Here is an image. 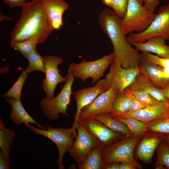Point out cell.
Wrapping results in <instances>:
<instances>
[{
    "mask_svg": "<svg viewBox=\"0 0 169 169\" xmlns=\"http://www.w3.org/2000/svg\"><path fill=\"white\" fill-rule=\"evenodd\" d=\"M109 89L104 78L99 81L93 87L85 88L72 92V95L75 100L76 105V112L72 127L74 130H76V126L81 109Z\"/></svg>",
    "mask_w": 169,
    "mask_h": 169,
    "instance_id": "14",
    "label": "cell"
},
{
    "mask_svg": "<svg viewBox=\"0 0 169 169\" xmlns=\"http://www.w3.org/2000/svg\"><path fill=\"white\" fill-rule=\"evenodd\" d=\"M141 60H145L169 69V59L162 58L151 53L144 51L141 52Z\"/></svg>",
    "mask_w": 169,
    "mask_h": 169,
    "instance_id": "33",
    "label": "cell"
},
{
    "mask_svg": "<svg viewBox=\"0 0 169 169\" xmlns=\"http://www.w3.org/2000/svg\"><path fill=\"white\" fill-rule=\"evenodd\" d=\"M43 7L53 30L63 25V15L69 5L65 0H42Z\"/></svg>",
    "mask_w": 169,
    "mask_h": 169,
    "instance_id": "16",
    "label": "cell"
},
{
    "mask_svg": "<svg viewBox=\"0 0 169 169\" xmlns=\"http://www.w3.org/2000/svg\"><path fill=\"white\" fill-rule=\"evenodd\" d=\"M15 133L14 131L6 128L0 119V147L4 158L9 160L10 147L13 143Z\"/></svg>",
    "mask_w": 169,
    "mask_h": 169,
    "instance_id": "24",
    "label": "cell"
},
{
    "mask_svg": "<svg viewBox=\"0 0 169 169\" xmlns=\"http://www.w3.org/2000/svg\"><path fill=\"white\" fill-rule=\"evenodd\" d=\"M131 91L135 98L147 105H155L160 102L145 91L137 90H131Z\"/></svg>",
    "mask_w": 169,
    "mask_h": 169,
    "instance_id": "34",
    "label": "cell"
},
{
    "mask_svg": "<svg viewBox=\"0 0 169 169\" xmlns=\"http://www.w3.org/2000/svg\"><path fill=\"white\" fill-rule=\"evenodd\" d=\"M34 133L42 135L52 141L57 146L59 152L57 165L59 169H64L63 158L73 145L77 133L71 127L53 128L47 127V130L38 129L31 125L29 128Z\"/></svg>",
    "mask_w": 169,
    "mask_h": 169,
    "instance_id": "6",
    "label": "cell"
},
{
    "mask_svg": "<svg viewBox=\"0 0 169 169\" xmlns=\"http://www.w3.org/2000/svg\"><path fill=\"white\" fill-rule=\"evenodd\" d=\"M91 118L101 122L114 131L128 136L132 135L129 128L125 124L112 117L110 114H101L94 116Z\"/></svg>",
    "mask_w": 169,
    "mask_h": 169,
    "instance_id": "25",
    "label": "cell"
},
{
    "mask_svg": "<svg viewBox=\"0 0 169 169\" xmlns=\"http://www.w3.org/2000/svg\"><path fill=\"white\" fill-rule=\"evenodd\" d=\"M156 15L137 0H128L125 13L121 21L123 30L126 34L134 31L143 32L149 27Z\"/></svg>",
    "mask_w": 169,
    "mask_h": 169,
    "instance_id": "3",
    "label": "cell"
},
{
    "mask_svg": "<svg viewBox=\"0 0 169 169\" xmlns=\"http://www.w3.org/2000/svg\"><path fill=\"white\" fill-rule=\"evenodd\" d=\"M164 141L169 147V134L165 135Z\"/></svg>",
    "mask_w": 169,
    "mask_h": 169,
    "instance_id": "43",
    "label": "cell"
},
{
    "mask_svg": "<svg viewBox=\"0 0 169 169\" xmlns=\"http://www.w3.org/2000/svg\"></svg>",
    "mask_w": 169,
    "mask_h": 169,
    "instance_id": "46",
    "label": "cell"
},
{
    "mask_svg": "<svg viewBox=\"0 0 169 169\" xmlns=\"http://www.w3.org/2000/svg\"><path fill=\"white\" fill-rule=\"evenodd\" d=\"M147 0H143V1H144V3L146 2Z\"/></svg>",
    "mask_w": 169,
    "mask_h": 169,
    "instance_id": "45",
    "label": "cell"
},
{
    "mask_svg": "<svg viewBox=\"0 0 169 169\" xmlns=\"http://www.w3.org/2000/svg\"><path fill=\"white\" fill-rule=\"evenodd\" d=\"M114 54L112 53L94 61H88L84 59L79 63H71L68 72L73 74L75 78L79 79L85 83L90 78L93 84L104 76V73L113 62Z\"/></svg>",
    "mask_w": 169,
    "mask_h": 169,
    "instance_id": "4",
    "label": "cell"
},
{
    "mask_svg": "<svg viewBox=\"0 0 169 169\" xmlns=\"http://www.w3.org/2000/svg\"><path fill=\"white\" fill-rule=\"evenodd\" d=\"M120 164L117 162L106 164L105 169H119Z\"/></svg>",
    "mask_w": 169,
    "mask_h": 169,
    "instance_id": "40",
    "label": "cell"
},
{
    "mask_svg": "<svg viewBox=\"0 0 169 169\" xmlns=\"http://www.w3.org/2000/svg\"><path fill=\"white\" fill-rule=\"evenodd\" d=\"M13 20V18H11L8 17L5 15L3 14L0 12V22H2L4 21H10Z\"/></svg>",
    "mask_w": 169,
    "mask_h": 169,
    "instance_id": "42",
    "label": "cell"
},
{
    "mask_svg": "<svg viewBox=\"0 0 169 169\" xmlns=\"http://www.w3.org/2000/svg\"><path fill=\"white\" fill-rule=\"evenodd\" d=\"M165 135L154 132L145 136L137 147L136 154L138 159L145 163L150 162L157 146L164 140Z\"/></svg>",
    "mask_w": 169,
    "mask_h": 169,
    "instance_id": "17",
    "label": "cell"
},
{
    "mask_svg": "<svg viewBox=\"0 0 169 169\" xmlns=\"http://www.w3.org/2000/svg\"><path fill=\"white\" fill-rule=\"evenodd\" d=\"M121 20L113 10L108 8L101 12L98 19L100 27L112 45L113 62L125 69L139 67L141 54L129 41L122 29Z\"/></svg>",
    "mask_w": 169,
    "mask_h": 169,
    "instance_id": "1",
    "label": "cell"
},
{
    "mask_svg": "<svg viewBox=\"0 0 169 169\" xmlns=\"http://www.w3.org/2000/svg\"><path fill=\"white\" fill-rule=\"evenodd\" d=\"M140 73L139 67L125 69L113 62L105 78L108 88L111 87L119 92L133 84Z\"/></svg>",
    "mask_w": 169,
    "mask_h": 169,
    "instance_id": "11",
    "label": "cell"
},
{
    "mask_svg": "<svg viewBox=\"0 0 169 169\" xmlns=\"http://www.w3.org/2000/svg\"><path fill=\"white\" fill-rule=\"evenodd\" d=\"M139 168L136 165L129 163H121L120 164L119 169H136Z\"/></svg>",
    "mask_w": 169,
    "mask_h": 169,
    "instance_id": "39",
    "label": "cell"
},
{
    "mask_svg": "<svg viewBox=\"0 0 169 169\" xmlns=\"http://www.w3.org/2000/svg\"><path fill=\"white\" fill-rule=\"evenodd\" d=\"M76 129L77 136L68 152L77 163L79 168L84 161L90 150L101 145L97 139L87 131L79 120L77 122Z\"/></svg>",
    "mask_w": 169,
    "mask_h": 169,
    "instance_id": "9",
    "label": "cell"
},
{
    "mask_svg": "<svg viewBox=\"0 0 169 169\" xmlns=\"http://www.w3.org/2000/svg\"><path fill=\"white\" fill-rule=\"evenodd\" d=\"M139 68L141 73L147 77L158 89L169 87V79L165 77L162 67L150 62L141 60Z\"/></svg>",
    "mask_w": 169,
    "mask_h": 169,
    "instance_id": "18",
    "label": "cell"
},
{
    "mask_svg": "<svg viewBox=\"0 0 169 169\" xmlns=\"http://www.w3.org/2000/svg\"><path fill=\"white\" fill-rule=\"evenodd\" d=\"M141 4H142V2L143 1V0H137Z\"/></svg>",
    "mask_w": 169,
    "mask_h": 169,
    "instance_id": "44",
    "label": "cell"
},
{
    "mask_svg": "<svg viewBox=\"0 0 169 169\" xmlns=\"http://www.w3.org/2000/svg\"><path fill=\"white\" fill-rule=\"evenodd\" d=\"M134 97L128 88L118 92L114 99L110 115L114 118H118L127 112L130 102Z\"/></svg>",
    "mask_w": 169,
    "mask_h": 169,
    "instance_id": "22",
    "label": "cell"
},
{
    "mask_svg": "<svg viewBox=\"0 0 169 169\" xmlns=\"http://www.w3.org/2000/svg\"><path fill=\"white\" fill-rule=\"evenodd\" d=\"M28 65L25 70L28 74L36 71H39L45 73V69L44 57L37 51L34 50L27 56Z\"/></svg>",
    "mask_w": 169,
    "mask_h": 169,
    "instance_id": "26",
    "label": "cell"
},
{
    "mask_svg": "<svg viewBox=\"0 0 169 169\" xmlns=\"http://www.w3.org/2000/svg\"><path fill=\"white\" fill-rule=\"evenodd\" d=\"M156 150L157 160L155 168L169 169V147L163 140L159 144Z\"/></svg>",
    "mask_w": 169,
    "mask_h": 169,
    "instance_id": "29",
    "label": "cell"
},
{
    "mask_svg": "<svg viewBox=\"0 0 169 169\" xmlns=\"http://www.w3.org/2000/svg\"><path fill=\"white\" fill-rule=\"evenodd\" d=\"M118 93L111 87L98 96L80 111L79 120L92 117L103 114H110L114 99Z\"/></svg>",
    "mask_w": 169,
    "mask_h": 169,
    "instance_id": "12",
    "label": "cell"
},
{
    "mask_svg": "<svg viewBox=\"0 0 169 169\" xmlns=\"http://www.w3.org/2000/svg\"><path fill=\"white\" fill-rule=\"evenodd\" d=\"M166 40L162 37H151L145 41L132 44L139 51L155 54L160 57L169 59V47L166 44Z\"/></svg>",
    "mask_w": 169,
    "mask_h": 169,
    "instance_id": "19",
    "label": "cell"
},
{
    "mask_svg": "<svg viewBox=\"0 0 169 169\" xmlns=\"http://www.w3.org/2000/svg\"><path fill=\"white\" fill-rule=\"evenodd\" d=\"M145 124L148 131L164 134H169V117L158 118Z\"/></svg>",
    "mask_w": 169,
    "mask_h": 169,
    "instance_id": "30",
    "label": "cell"
},
{
    "mask_svg": "<svg viewBox=\"0 0 169 169\" xmlns=\"http://www.w3.org/2000/svg\"><path fill=\"white\" fill-rule=\"evenodd\" d=\"M5 99L11 106L10 118L15 124L20 125L24 124L29 128L31 126L29 123L35 124L42 129H47V128L37 123L28 114L24 109L21 101L12 98H5Z\"/></svg>",
    "mask_w": 169,
    "mask_h": 169,
    "instance_id": "20",
    "label": "cell"
},
{
    "mask_svg": "<svg viewBox=\"0 0 169 169\" xmlns=\"http://www.w3.org/2000/svg\"><path fill=\"white\" fill-rule=\"evenodd\" d=\"M156 36L169 40V3L160 7L155 18L146 30L141 33H129L127 38L132 44L143 42Z\"/></svg>",
    "mask_w": 169,
    "mask_h": 169,
    "instance_id": "8",
    "label": "cell"
},
{
    "mask_svg": "<svg viewBox=\"0 0 169 169\" xmlns=\"http://www.w3.org/2000/svg\"><path fill=\"white\" fill-rule=\"evenodd\" d=\"M27 76V73L25 70L23 71L13 86L3 95L2 97L5 98H12L21 101L22 89Z\"/></svg>",
    "mask_w": 169,
    "mask_h": 169,
    "instance_id": "28",
    "label": "cell"
},
{
    "mask_svg": "<svg viewBox=\"0 0 169 169\" xmlns=\"http://www.w3.org/2000/svg\"><path fill=\"white\" fill-rule=\"evenodd\" d=\"M164 117H169V104L159 102L137 111L127 112L118 118H134L145 123Z\"/></svg>",
    "mask_w": 169,
    "mask_h": 169,
    "instance_id": "15",
    "label": "cell"
},
{
    "mask_svg": "<svg viewBox=\"0 0 169 169\" xmlns=\"http://www.w3.org/2000/svg\"><path fill=\"white\" fill-rule=\"evenodd\" d=\"M141 136H128L104 148L101 151V156L104 163H129L140 168V165L134 159L133 154Z\"/></svg>",
    "mask_w": 169,
    "mask_h": 169,
    "instance_id": "5",
    "label": "cell"
},
{
    "mask_svg": "<svg viewBox=\"0 0 169 169\" xmlns=\"http://www.w3.org/2000/svg\"><path fill=\"white\" fill-rule=\"evenodd\" d=\"M101 2L112 8L120 18L124 17L126 12L128 0H101Z\"/></svg>",
    "mask_w": 169,
    "mask_h": 169,
    "instance_id": "32",
    "label": "cell"
},
{
    "mask_svg": "<svg viewBox=\"0 0 169 169\" xmlns=\"http://www.w3.org/2000/svg\"><path fill=\"white\" fill-rule=\"evenodd\" d=\"M115 118L127 126L132 135H142L148 131L146 124L136 119L131 118Z\"/></svg>",
    "mask_w": 169,
    "mask_h": 169,
    "instance_id": "27",
    "label": "cell"
},
{
    "mask_svg": "<svg viewBox=\"0 0 169 169\" xmlns=\"http://www.w3.org/2000/svg\"><path fill=\"white\" fill-rule=\"evenodd\" d=\"M128 88L130 90H137L145 91L160 102L169 104V100L164 97L159 89L146 76L140 73L135 81Z\"/></svg>",
    "mask_w": 169,
    "mask_h": 169,
    "instance_id": "21",
    "label": "cell"
},
{
    "mask_svg": "<svg viewBox=\"0 0 169 169\" xmlns=\"http://www.w3.org/2000/svg\"><path fill=\"white\" fill-rule=\"evenodd\" d=\"M147 106L134 97L130 102L127 112L137 111L144 108Z\"/></svg>",
    "mask_w": 169,
    "mask_h": 169,
    "instance_id": "35",
    "label": "cell"
},
{
    "mask_svg": "<svg viewBox=\"0 0 169 169\" xmlns=\"http://www.w3.org/2000/svg\"><path fill=\"white\" fill-rule=\"evenodd\" d=\"M38 44L35 41L28 40L15 43L11 42V47L15 50L20 52L25 58L33 51L36 50V45Z\"/></svg>",
    "mask_w": 169,
    "mask_h": 169,
    "instance_id": "31",
    "label": "cell"
},
{
    "mask_svg": "<svg viewBox=\"0 0 169 169\" xmlns=\"http://www.w3.org/2000/svg\"><path fill=\"white\" fill-rule=\"evenodd\" d=\"M45 78L42 82V87L46 97L52 99L54 97V91L57 85L67 80L69 73L68 72L65 77L62 76L59 74L58 68L59 65L63 62L60 57L52 55H46L44 57Z\"/></svg>",
    "mask_w": 169,
    "mask_h": 169,
    "instance_id": "10",
    "label": "cell"
},
{
    "mask_svg": "<svg viewBox=\"0 0 169 169\" xmlns=\"http://www.w3.org/2000/svg\"><path fill=\"white\" fill-rule=\"evenodd\" d=\"M159 90L163 96L169 100V87Z\"/></svg>",
    "mask_w": 169,
    "mask_h": 169,
    "instance_id": "41",
    "label": "cell"
},
{
    "mask_svg": "<svg viewBox=\"0 0 169 169\" xmlns=\"http://www.w3.org/2000/svg\"><path fill=\"white\" fill-rule=\"evenodd\" d=\"M27 0H3L4 4L9 6L11 8L16 7H22Z\"/></svg>",
    "mask_w": 169,
    "mask_h": 169,
    "instance_id": "36",
    "label": "cell"
},
{
    "mask_svg": "<svg viewBox=\"0 0 169 169\" xmlns=\"http://www.w3.org/2000/svg\"><path fill=\"white\" fill-rule=\"evenodd\" d=\"M159 4V0H147L143 5L149 11L154 12Z\"/></svg>",
    "mask_w": 169,
    "mask_h": 169,
    "instance_id": "37",
    "label": "cell"
},
{
    "mask_svg": "<svg viewBox=\"0 0 169 169\" xmlns=\"http://www.w3.org/2000/svg\"><path fill=\"white\" fill-rule=\"evenodd\" d=\"M10 34L11 42L28 40L43 44L54 30L43 7L42 0L26 2Z\"/></svg>",
    "mask_w": 169,
    "mask_h": 169,
    "instance_id": "2",
    "label": "cell"
},
{
    "mask_svg": "<svg viewBox=\"0 0 169 169\" xmlns=\"http://www.w3.org/2000/svg\"><path fill=\"white\" fill-rule=\"evenodd\" d=\"M68 72L69 73V77L59 94L52 99L44 97L40 102L44 113L50 121L59 118V114L69 116L67 110L70 102L72 86L75 77L73 74Z\"/></svg>",
    "mask_w": 169,
    "mask_h": 169,
    "instance_id": "7",
    "label": "cell"
},
{
    "mask_svg": "<svg viewBox=\"0 0 169 169\" xmlns=\"http://www.w3.org/2000/svg\"><path fill=\"white\" fill-rule=\"evenodd\" d=\"M103 148L101 145L92 149L88 153L83 163L79 169H105L106 164L101 156Z\"/></svg>",
    "mask_w": 169,
    "mask_h": 169,
    "instance_id": "23",
    "label": "cell"
},
{
    "mask_svg": "<svg viewBox=\"0 0 169 169\" xmlns=\"http://www.w3.org/2000/svg\"><path fill=\"white\" fill-rule=\"evenodd\" d=\"M79 120L87 131L97 139L103 148L120 140L125 135L111 130L101 122L93 118Z\"/></svg>",
    "mask_w": 169,
    "mask_h": 169,
    "instance_id": "13",
    "label": "cell"
},
{
    "mask_svg": "<svg viewBox=\"0 0 169 169\" xmlns=\"http://www.w3.org/2000/svg\"><path fill=\"white\" fill-rule=\"evenodd\" d=\"M10 168L9 161L5 160L3 157V153L0 151V169H9Z\"/></svg>",
    "mask_w": 169,
    "mask_h": 169,
    "instance_id": "38",
    "label": "cell"
}]
</instances>
